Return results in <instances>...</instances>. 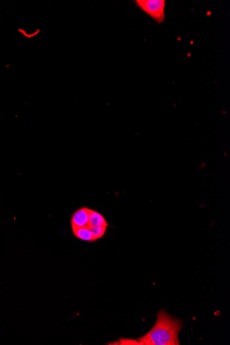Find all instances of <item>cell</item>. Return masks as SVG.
Returning a JSON list of instances; mask_svg holds the SVG:
<instances>
[{
  "mask_svg": "<svg viewBox=\"0 0 230 345\" xmlns=\"http://www.w3.org/2000/svg\"><path fill=\"white\" fill-rule=\"evenodd\" d=\"M182 327L181 320L172 317L162 310L158 312L154 327L143 337L135 340L136 345H179V334Z\"/></svg>",
  "mask_w": 230,
  "mask_h": 345,
  "instance_id": "cell-1",
  "label": "cell"
},
{
  "mask_svg": "<svg viewBox=\"0 0 230 345\" xmlns=\"http://www.w3.org/2000/svg\"><path fill=\"white\" fill-rule=\"evenodd\" d=\"M135 2L141 11L157 23L164 21L166 9V1L164 0H137Z\"/></svg>",
  "mask_w": 230,
  "mask_h": 345,
  "instance_id": "cell-2",
  "label": "cell"
},
{
  "mask_svg": "<svg viewBox=\"0 0 230 345\" xmlns=\"http://www.w3.org/2000/svg\"><path fill=\"white\" fill-rule=\"evenodd\" d=\"M89 208L84 207L75 212L71 218V227L72 228H81L87 226L89 219Z\"/></svg>",
  "mask_w": 230,
  "mask_h": 345,
  "instance_id": "cell-3",
  "label": "cell"
},
{
  "mask_svg": "<svg viewBox=\"0 0 230 345\" xmlns=\"http://www.w3.org/2000/svg\"><path fill=\"white\" fill-rule=\"evenodd\" d=\"M102 225H106V226L109 225L104 216L101 213L90 209L88 226L91 228V227L102 226Z\"/></svg>",
  "mask_w": 230,
  "mask_h": 345,
  "instance_id": "cell-4",
  "label": "cell"
},
{
  "mask_svg": "<svg viewBox=\"0 0 230 345\" xmlns=\"http://www.w3.org/2000/svg\"><path fill=\"white\" fill-rule=\"evenodd\" d=\"M73 235L80 240L87 242H93V233L89 226L81 227V228H72Z\"/></svg>",
  "mask_w": 230,
  "mask_h": 345,
  "instance_id": "cell-5",
  "label": "cell"
},
{
  "mask_svg": "<svg viewBox=\"0 0 230 345\" xmlns=\"http://www.w3.org/2000/svg\"><path fill=\"white\" fill-rule=\"evenodd\" d=\"M108 227L106 225H102V226L91 227L90 228L92 233H93V242L102 239L105 235Z\"/></svg>",
  "mask_w": 230,
  "mask_h": 345,
  "instance_id": "cell-6",
  "label": "cell"
}]
</instances>
